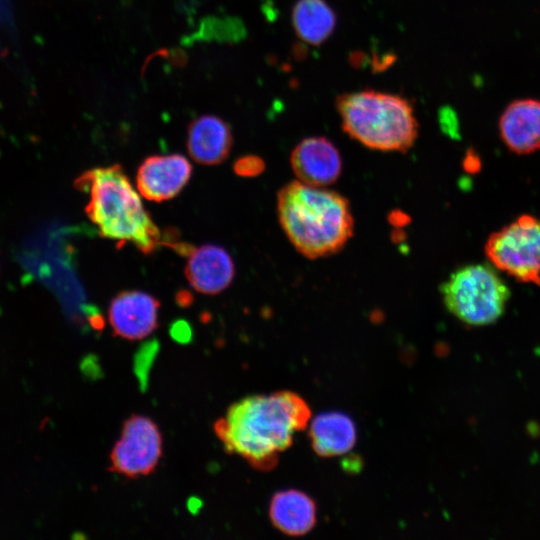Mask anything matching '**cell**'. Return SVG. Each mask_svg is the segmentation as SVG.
<instances>
[{
    "mask_svg": "<svg viewBox=\"0 0 540 540\" xmlns=\"http://www.w3.org/2000/svg\"><path fill=\"white\" fill-rule=\"evenodd\" d=\"M307 403L290 391L254 395L231 405L214 423L224 449L246 460L253 468L269 470L287 450L296 432L310 419Z\"/></svg>",
    "mask_w": 540,
    "mask_h": 540,
    "instance_id": "cell-1",
    "label": "cell"
},
{
    "mask_svg": "<svg viewBox=\"0 0 540 540\" xmlns=\"http://www.w3.org/2000/svg\"><path fill=\"white\" fill-rule=\"evenodd\" d=\"M277 214L292 245L310 259L339 252L353 235L349 201L336 191L299 180L278 191Z\"/></svg>",
    "mask_w": 540,
    "mask_h": 540,
    "instance_id": "cell-2",
    "label": "cell"
},
{
    "mask_svg": "<svg viewBox=\"0 0 540 540\" xmlns=\"http://www.w3.org/2000/svg\"><path fill=\"white\" fill-rule=\"evenodd\" d=\"M75 187L89 194L85 212L102 237L130 242L146 255L163 244L159 228L119 164L85 171Z\"/></svg>",
    "mask_w": 540,
    "mask_h": 540,
    "instance_id": "cell-3",
    "label": "cell"
},
{
    "mask_svg": "<svg viewBox=\"0 0 540 540\" xmlns=\"http://www.w3.org/2000/svg\"><path fill=\"white\" fill-rule=\"evenodd\" d=\"M336 109L344 132L367 148L403 153L417 139L414 108L401 95L373 89L343 93Z\"/></svg>",
    "mask_w": 540,
    "mask_h": 540,
    "instance_id": "cell-4",
    "label": "cell"
},
{
    "mask_svg": "<svg viewBox=\"0 0 540 540\" xmlns=\"http://www.w3.org/2000/svg\"><path fill=\"white\" fill-rule=\"evenodd\" d=\"M495 267L471 264L454 271L441 285L448 311L471 326L494 323L504 313L510 289Z\"/></svg>",
    "mask_w": 540,
    "mask_h": 540,
    "instance_id": "cell-5",
    "label": "cell"
},
{
    "mask_svg": "<svg viewBox=\"0 0 540 540\" xmlns=\"http://www.w3.org/2000/svg\"><path fill=\"white\" fill-rule=\"evenodd\" d=\"M491 264L519 282L540 285V219L524 214L485 243Z\"/></svg>",
    "mask_w": 540,
    "mask_h": 540,
    "instance_id": "cell-6",
    "label": "cell"
},
{
    "mask_svg": "<svg viewBox=\"0 0 540 540\" xmlns=\"http://www.w3.org/2000/svg\"><path fill=\"white\" fill-rule=\"evenodd\" d=\"M162 452L158 425L147 416L131 415L111 450L109 470L130 479L147 476L157 467Z\"/></svg>",
    "mask_w": 540,
    "mask_h": 540,
    "instance_id": "cell-7",
    "label": "cell"
},
{
    "mask_svg": "<svg viewBox=\"0 0 540 540\" xmlns=\"http://www.w3.org/2000/svg\"><path fill=\"white\" fill-rule=\"evenodd\" d=\"M160 302L139 290L118 293L110 302L108 319L113 333L125 340L137 341L158 327Z\"/></svg>",
    "mask_w": 540,
    "mask_h": 540,
    "instance_id": "cell-8",
    "label": "cell"
},
{
    "mask_svg": "<svg viewBox=\"0 0 540 540\" xmlns=\"http://www.w3.org/2000/svg\"><path fill=\"white\" fill-rule=\"evenodd\" d=\"M191 174L192 165L183 155H152L138 167L136 186L147 200L162 202L178 195Z\"/></svg>",
    "mask_w": 540,
    "mask_h": 540,
    "instance_id": "cell-9",
    "label": "cell"
},
{
    "mask_svg": "<svg viewBox=\"0 0 540 540\" xmlns=\"http://www.w3.org/2000/svg\"><path fill=\"white\" fill-rule=\"evenodd\" d=\"M290 163L300 182L315 187L335 183L342 171V159L337 147L322 136L300 141L292 150Z\"/></svg>",
    "mask_w": 540,
    "mask_h": 540,
    "instance_id": "cell-10",
    "label": "cell"
},
{
    "mask_svg": "<svg viewBox=\"0 0 540 540\" xmlns=\"http://www.w3.org/2000/svg\"><path fill=\"white\" fill-rule=\"evenodd\" d=\"M188 257L185 276L197 292L218 294L233 281L235 266L223 247L213 244L203 245L194 248Z\"/></svg>",
    "mask_w": 540,
    "mask_h": 540,
    "instance_id": "cell-11",
    "label": "cell"
},
{
    "mask_svg": "<svg viewBox=\"0 0 540 540\" xmlns=\"http://www.w3.org/2000/svg\"><path fill=\"white\" fill-rule=\"evenodd\" d=\"M499 132L506 147L516 154L540 150V100L512 101L500 116Z\"/></svg>",
    "mask_w": 540,
    "mask_h": 540,
    "instance_id": "cell-12",
    "label": "cell"
},
{
    "mask_svg": "<svg viewBox=\"0 0 540 540\" xmlns=\"http://www.w3.org/2000/svg\"><path fill=\"white\" fill-rule=\"evenodd\" d=\"M233 143L230 126L215 115H201L192 120L187 131V150L190 157L202 165L222 163Z\"/></svg>",
    "mask_w": 540,
    "mask_h": 540,
    "instance_id": "cell-13",
    "label": "cell"
},
{
    "mask_svg": "<svg viewBox=\"0 0 540 540\" xmlns=\"http://www.w3.org/2000/svg\"><path fill=\"white\" fill-rule=\"evenodd\" d=\"M269 517L280 532L289 536H302L315 526L316 506L305 493L286 490L272 497Z\"/></svg>",
    "mask_w": 540,
    "mask_h": 540,
    "instance_id": "cell-14",
    "label": "cell"
},
{
    "mask_svg": "<svg viewBox=\"0 0 540 540\" xmlns=\"http://www.w3.org/2000/svg\"><path fill=\"white\" fill-rule=\"evenodd\" d=\"M309 438L317 455L321 457L340 456L354 447L356 428L353 421L342 413H324L311 422Z\"/></svg>",
    "mask_w": 540,
    "mask_h": 540,
    "instance_id": "cell-15",
    "label": "cell"
},
{
    "mask_svg": "<svg viewBox=\"0 0 540 540\" xmlns=\"http://www.w3.org/2000/svg\"><path fill=\"white\" fill-rule=\"evenodd\" d=\"M336 14L325 0H297L292 24L297 36L311 45H320L333 33Z\"/></svg>",
    "mask_w": 540,
    "mask_h": 540,
    "instance_id": "cell-16",
    "label": "cell"
},
{
    "mask_svg": "<svg viewBox=\"0 0 540 540\" xmlns=\"http://www.w3.org/2000/svg\"><path fill=\"white\" fill-rule=\"evenodd\" d=\"M246 36L243 22L236 17L209 16L201 20L197 30L188 36L185 43L195 41L236 43Z\"/></svg>",
    "mask_w": 540,
    "mask_h": 540,
    "instance_id": "cell-17",
    "label": "cell"
},
{
    "mask_svg": "<svg viewBox=\"0 0 540 540\" xmlns=\"http://www.w3.org/2000/svg\"><path fill=\"white\" fill-rule=\"evenodd\" d=\"M233 169L241 177H254L264 171L265 163L259 156L246 155L235 161Z\"/></svg>",
    "mask_w": 540,
    "mask_h": 540,
    "instance_id": "cell-18",
    "label": "cell"
},
{
    "mask_svg": "<svg viewBox=\"0 0 540 540\" xmlns=\"http://www.w3.org/2000/svg\"><path fill=\"white\" fill-rule=\"evenodd\" d=\"M439 123L444 133L452 138L459 137V122L451 107L444 106L439 110Z\"/></svg>",
    "mask_w": 540,
    "mask_h": 540,
    "instance_id": "cell-19",
    "label": "cell"
},
{
    "mask_svg": "<svg viewBox=\"0 0 540 540\" xmlns=\"http://www.w3.org/2000/svg\"><path fill=\"white\" fill-rule=\"evenodd\" d=\"M463 164L468 172H476L481 166L480 159L473 150L467 151Z\"/></svg>",
    "mask_w": 540,
    "mask_h": 540,
    "instance_id": "cell-20",
    "label": "cell"
},
{
    "mask_svg": "<svg viewBox=\"0 0 540 540\" xmlns=\"http://www.w3.org/2000/svg\"><path fill=\"white\" fill-rule=\"evenodd\" d=\"M177 301L180 305H188L192 302V296L187 291H181L177 296Z\"/></svg>",
    "mask_w": 540,
    "mask_h": 540,
    "instance_id": "cell-21",
    "label": "cell"
}]
</instances>
